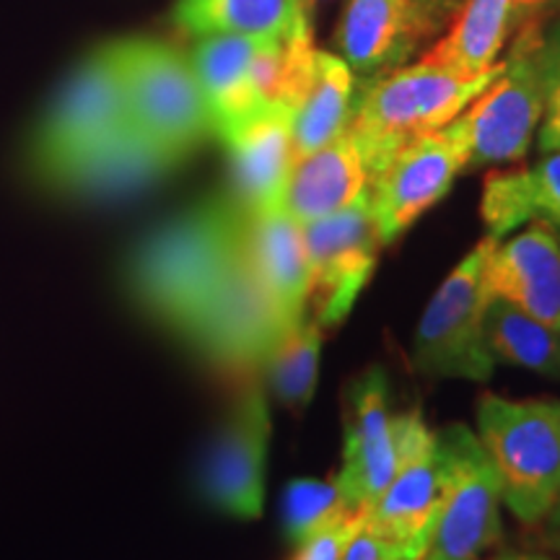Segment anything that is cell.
<instances>
[{"mask_svg": "<svg viewBox=\"0 0 560 560\" xmlns=\"http://www.w3.org/2000/svg\"><path fill=\"white\" fill-rule=\"evenodd\" d=\"M257 42L260 39L240 34H210L200 37L192 52L190 62L206 96L213 136L221 140L265 107L252 83V58Z\"/></svg>", "mask_w": 560, "mask_h": 560, "instance_id": "d6986e66", "label": "cell"}, {"mask_svg": "<svg viewBox=\"0 0 560 560\" xmlns=\"http://www.w3.org/2000/svg\"><path fill=\"white\" fill-rule=\"evenodd\" d=\"M244 252L278 310L291 322L304 317L310 299V265L301 223L280 208L247 213Z\"/></svg>", "mask_w": 560, "mask_h": 560, "instance_id": "ac0fdd59", "label": "cell"}, {"mask_svg": "<svg viewBox=\"0 0 560 560\" xmlns=\"http://www.w3.org/2000/svg\"><path fill=\"white\" fill-rule=\"evenodd\" d=\"M503 62H495L478 75L431 66H418L380 75L361 91L350 112L348 136L359 145L366 174H376L397 151L412 140L446 128L480 96Z\"/></svg>", "mask_w": 560, "mask_h": 560, "instance_id": "7a4b0ae2", "label": "cell"}, {"mask_svg": "<svg viewBox=\"0 0 560 560\" xmlns=\"http://www.w3.org/2000/svg\"><path fill=\"white\" fill-rule=\"evenodd\" d=\"M130 128L128 100L112 45L94 50L60 89L34 136V170L52 185L79 161Z\"/></svg>", "mask_w": 560, "mask_h": 560, "instance_id": "5b68a950", "label": "cell"}, {"mask_svg": "<svg viewBox=\"0 0 560 560\" xmlns=\"http://www.w3.org/2000/svg\"><path fill=\"white\" fill-rule=\"evenodd\" d=\"M244 226L247 210L231 195L200 200L161 223L128 257L125 283L132 301L185 338L240 262Z\"/></svg>", "mask_w": 560, "mask_h": 560, "instance_id": "6da1fadb", "label": "cell"}, {"mask_svg": "<svg viewBox=\"0 0 560 560\" xmlns=\"http://www.w3.org/2000/svg\"><path fill=\"white\" fill-rule=\"evenodd\" d=\"M545 520H548V527H550V532H560V495H558L556 506L550 509V514L545 516Z\"/></svg>", "mask_w": 560, "mask_h": 560, "instance_id": "e575fe53", "label": "cell"}, {"mask_svg": "<svg viewBox=\"0 0 560 560\" xmlns=\"http://www.w3.org/2000/svg\"><path fill=\"white\" fill-rule=\"evenodd\" d=\"M353 96L355 83L348 62L338 55L317 50L310 86L291 109L293 159L322 149L348 130Z\"/></svg>", "mask_w": 560, "mask_h": 560, "instance_id": "603a6c76", "label": "cell"}, {"mask_svg": "<svg viewBox=\"0 0 560 560\" xmlns=\"http://www.w3.org/2000/svg\"><path fill=\"white\" fill-rule=\"evenodd\" d=\"M550 545L560 552V532H550Z\"/></svg>", "mask_w": 560, "mask_h": 560, "instance_id": "d590c367", "label": "cell"}, {"mask_svg": "<svg viewBox=\"0 0 560 560\" xmlns=\"http://www.w3.org/2000/svg\"><path fill=\"white\" fill-rule=\"evenodd\" d=\"M446 493L433 529L429 560H480L501 540V478L478 433L454 423L436 433Z\"/></svg>", "mask_w": 560, "mask_h": 560, "instance_id": "ba28073f", "label": "cell"}, {"mask_svg": "<svg viewBox=\"0 0 560 560\" xmlns=\"http://www.w3.org/2000/svg\"><path fill=\"white\" fill-rule=\"evenodd\" d=\"M511 0H462L446 37L423 55V62L478 75L495 66L509 34Z\"/></svg>", "mask_w": 560, "mask_h": 560, "instance_id": "d4e9b609", "label": "cell"}, {"mask_svg": "<svg viewBox=\"0 0 560 560\" xmlns=\"http://www.w3.org/2000/svg\"><path fill=\"white\" fill-rule=\"evenodd\" d=\"M558 234H560V231H558Z\"/></svg>", "mask_w": 560, "mask_h": 560, "instance_id": "f35d334b", "label": "cell"}, {"mask_svg": "<svg viewBox=\"0 0 560 560\" xmlns=\"http://www.w3.org/2000/svg\"><path fill=\"white\" fill-rule=\"evenodd\" d=\"M470 166V138L462 117L431 136L412 140L369 177V206L387 247L450 192Z\"/></svg>", "mask_w": 560, "mask_h": 560, "instance_id": "8fae6325", "label": "cell"}, {"mask_svg": "<svg viewBox=\"0 0 560 560\" xmlns=\"http://www.w3.org/2000/svg\"><path fill=\"white\" fill-rule=\"evenodd\" d=\"M293 322L278 310L242 252L221 289L182 340L229 374H257Z\"/></svg>", "mask_w": 560, "mask_h": 560, "instance_id": "30bf717a", "label": "cell"}, {"mask_svg": "<svg viewBox=\"0 0 560 560\" xmlns=\"http://www.w3.org/2000/svg\"><path fill=\"white\" fill-rule=\"evenodd\" d=\"M304 19L301 0H177L174 9V24L190 37L289 39Z\"/></svg>", "mask_w": 560, "mask_h": 560, "instance_id": "cb8c5ba5", "label": "cell"}, {"mask_svg": "<svg viewBox=\"0 0 560 560\" xmlns=\"http://www.w3.org/2000/svg\"><path fill=\"white\" fill-rule=\"evenodd\" d=\"M490 560H552V558L542 556V552H501V556Z\"/></svg>", "mask_w": 560, "mask_h": 560, "instance_id": "836d02e7", "label": "cell"}, {"mask_svg": "<svg viewBox=\"0 0 560 560\" xmlns=\"http://www.w3.org/2000/svg\"><path fill=\"white\" fill-rule=\"evenodd\" d=\"M542 21L516 30L495 81L462 112L470 138V166L511 164L527 156L542 120Z\"/></svg>", "mask_w": 560, "mask_h": 560, "instance_id": "52a82bcc", "label": "cell"}, {"mask_svg": "<svg viewBox=\"0 0 560 560\" xmlns=\"http://www.w3.org/2000/svg\"><path fill=\"white\" fill-rule=\"evenodd\" d=\"M480 213L488 236L499 242L532 221H548L560 231V151L542 153L529 170L488 172Z\"/></svg>", "mask_w": 560, "mask_h": 560, "instance_id": "ffe728a7", "label": "cell"}, {"mask_svg": "<svg viewBox=\"0 0 560 560\" xmlns=\"http://www.w3.org/2000/svg\"><path fill=\"white\" fill-rule=\"evenodd\" d=\"M177 170L132 130V125L100 151H94L58 179V187L89 198H117L151 187Z\"/></svg>", "mask_w": 560, "mask_h": 560, "instance_id": "7402d4cb", "label": "cell"}, {"mask_svg": "<svg viewBox=\"0 0 560 560\" xmlns=\"http://www.w3.org/2000/svg\"><path fill=\"white\" fill-rule=\"evenodd\" d=\"M369 195V174L348 130L322 149L293 159L278 206L296 223H310Z\"/></svg>", "mask_w": 560, "mask_h": 560, "instance_id": "e0dca14e", "label": "cell"}, {"mask_svg": "<svg viewBox=\"0 0 560 560\" xmlns=\"http://www.w3.org/2000/svg\"><path fill=\"white\" fill-rule=\"evenodd\" d=\"M353 511H361V509H355L353 503L346 499L338 478L291 480L283 493L285 540L296 548V545L310 540L312 535H317L319 529L330 527V524L340 522L342 516L353 514Z\"/></svg>", "mask_w": 560, "mask_h": 560, "instance_id": "83f0119b", "label": "cell"}, {"mask_svg": "<svg viewBox=\"0 0 560 560\" xmlns=\"http://www.w3.org/2000/svg\"><path fill=\"white\" fill-rule=\"evenodd\" d=\"M342 560H410L405 558L395 545H389L384 537L376 535L374 529L363 522V527L350 537Z\"/></svg>", "mask_w": 560, "mask_h": 560, "instance_id": "1f68e13d", "label": "cell"}, {"mask_svg": "<svg viewBox=\"0 0 560 560\" xmlns=\"http://www.w3.org/2000/svg\"><path fill=\"white\" fill-rule=\"evenodd\" d=\"M482 338L490 359L560 380V332L503 299L488 296Z\"/></svg>", "mask_w": 560, "mask_h": 560, "instance_id": "484cf974", "label": "cell"}, {"mask_svg": "<svg viewBox=\"0 0 560 560\" xmlns=\"http://www.w3.org/2000/svg\"><path fill=\"white\" fill-rule=\"evenodd\" d=\"M560 11V0H511L509 30H520L529 21H545L552 13Z\"/></svg>", "mask_w": 560, "mask_h": 560, "instance_id": "d6a6232c", "label": "cell"}, {"mask_svg": "<svg viewBox=\"0 0 560 560\" xmlns=\"http://www.w3.org/2000/svg\"><path fill=\"white\" fill-rule=\"evenodd\" d=\"M221 143L231 161V198L247 213L276 208L293 164L291 109L265 104Z\"/></svg>", "mask_w": 560, "mask_h": 560, "instance_id": "2e32d148", "label": "cell"}, {"mask_svg": "<svg viewBox=\"0 0 560 560\" xmlns=\"http://www.w3.org/2000/svg\"><path fill=\"white\" fill-rule=\"evenodd\" d=\"M462 0H408L410 24L418 42L429 39L454 19Z\"/></svg>", "mask_w": 560, "mask_h": 560, "instance_id": "4dcf8cb0", "label": "cell"}, {"mask_svg": "<svg viewBox=\"0 0 560 560\" xmlns=\"http://www.w3.org/2000/svg\"><path fill=\"white\" fill-rule=\"evenodd\" d=\"M540 70H542V120H540V143L542 153L560 151V16L542 30L540 47Z\"/></svg>", "mask_w": 560, "mask_h": 560, "instance_id": "f1b7e54d", "label": "cell"}, {"mask_svg": "<svg viewBox=\"0 0 560 560\" xmlns=\"http://www.w3.org/2000/svg\"><path fill=\"white\" fill-rule=\"evenodd\" d=\"M366 514L369 509L353 511V514L342 516L340 522L330 524V527L319 529L310 540L296 545V552H293L291 560H342V552H346L350 537L363 527Z\"/></svg>", "mask_w": 560, "mask_h": 560, "instance_id": "f546056e", "label": "cell"}, {"mask_svg": "<svg viewBox=\"0 0 560 560\" xmlns=\"http://www.w3.org/2000/svg\"><path fill=\"white\" fill-rule=\"evenodd\" d=\"M493 242V236H486L475 244L425 306L412 338V366L420 374L467 382H486L493 376L495 361L482 338V312L488 301L482 268Z\"/></svg>", "mask_w": 560, "mask_h": 560, "instance_id": "8992f818", "label": "cell"}, {"mask_svg": "<svg viewBox=\"0 0 560 560\" xmlns=\"http://www.w3.org/2000/svg\"><path fill=\"white\" fill-rule=\"evenodd\" d=\"M301 234L310 265L306 314L317 319L322 330H332L346 322L366 289L384 247L369 195L338 213L301 223Z\"/></svg>", "mask_w": 560, "mask_h": 560, "instance_id": "9c48e42d", "label": "cell"}, {"mask_svg": "<svg viewBox=\"0 0 560 560\" xmlns=\"http://www.w3.org/2000/svg\"><path fill=\"white\" fill-rule=\"evenodd\" d=\"M322 327L317 319L304 314L280 335L265 359L262 374L280 405L301 410L312 402L319 376Z\"/></svg>", "mask_w": 560, "mask_h": 560, "instance_id": "4316f807", "label": "cell"}, {"mask_svg": "<svg viewBox=\"0 0 560 560\" xmlns=\"http://www.w3.org/2000/svg\"><path fill=\"white\" fill-rule=\"evenodd\" d=\"M272 420L260 382H249L231 405L200 465V493L236 520H260L265 509Z\"/></svg>", "mask_w": 560, "mask_h": 560, "instance_id": "7c38bea8", "label": "cell"}, {"mask_svg": "<svg viewBox=\"0 0 560 560\" xmlns=\"http://www.w3.org/2000/svg\"><path fill=\"white\" fill-rule=\"evenodd\" d=\"M400 467L389 382L382 366L350 384L346 402V444L338 482L355 509H369Z\"/></svg>", "mask_w": 560, "mask_h": 560, "instance_id": "4fadbf2b", "label": "cell"}, {"mask_svg": "<svg viewBox=\"0 0 560 560\" xmlns=\"http://www.w3.org/2000/svg\"><path fill=\"white\" fill-rule=\"evenodd\" d=\"M423 560H429V558H423Z\"/></svg>", "mask_w": 560, "mask_h": 560, "instance_id": "74e56055", "label": "cell"}, {"mask_svg": "<svg viewBox=\"0 0 560 560\" xmlns=\"http://www.w3.org/2000/svg\"><path fill=\"white\" fill-rule=\"evenodd\" d=\"M446 493L439 444L397 467L395 478L369 506L366 524L405 558L423 560Z\"/></svg>", "mask_w": 560, "mask_h": 560, "instance_id": "9a60e30c", "label": "cell"}, {"mask_svg": "<svg viewBox=\"0 0 560 560\" xmlns=\"http://www.w3.org/2000/svg\"><path fill=\"white\" fill-rule=\"evenodd\" d=\"M475 420L503 503L524 524L542 522L560 495V402L486 395Z\"/></svg>", "mask_w": 560, "mask_h": 560, "instance_id": "277c9868", "label": "cell"}, {"mask_svg": "<svg viewBox=\"0 0 560 560\" xmlns=\"http://www.w3.org/2000/svg\"><path fill=\"white\" fill-rule=\"evenodd\" d=\"M301 3H304V5H310V9H314V5L322 3V0H301Z\"/></svg>", "mask_w": 560, "mask_h": 560, "instance_id": "8d00e7d4", "label": "cell"}, {"mask_svg": "<svg viewBox=\"0 0 560 560\" xmlns=\"http://www.w3.org/2000/svg\"><path fill=\"white\" fill-rule=\"evenodd\" d=\"M482 285L529 317L560 332V234L548 221H532L522 234L493 242Z\"/></svg>", "mask_w": 560, "mask_h": 560, "instance_id": "5bb4252c", "label": "cell"}, {"mask_svg": "<svg viewBox=\"0 0 560 560\" xmlns=\"http://www.w3.org/2000/svg\"><path fill=\"white\" fill-rule=\"evenodd\" d=\"M112 52L120 70L132 130L179 166L213 136L192 62L170 42L151 37L112 42Z\"/></svg>", "mask_w": 560, "mask_h": 560, "instance_id": "3957f363", "label": "cell"}, {"mask_svg": "<svg viewBox=\"0 0 560 560\" xmlns=\"http://www.w3.org/2000/svg\"><path fill=\"white\" fill-rule=\"evenodd\" d=\"M338 45L350 70L376 79L416 50L408 0H348Z\"/></svg>", "mask_w": 560, "mask_h": 560, "instance_id": "44dd1931", "label": "cell"}]
</instances>
